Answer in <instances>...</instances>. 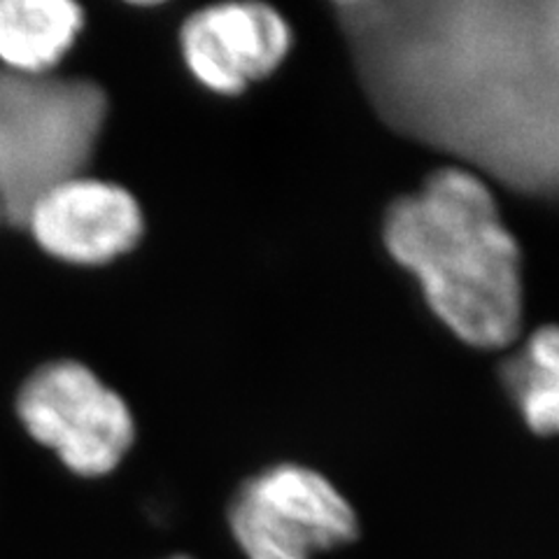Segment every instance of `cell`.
Returning <instances> with one entry per match:
<instances>
[{
  "label": "cell",
  "mask_w": 559,
  "mask_h": 559,
  "mask_svg": "<svg viewBox=\"0 0 559 559\" xmlns=\"http://www.w3.org/2000/svg\"><path fill=\"white\" fill-rule=\"evenodd\" d=\"M382 242L460 341L478 349L518 343L522 252L480 175L452 164L431 173L417 191L388 205Z\"/></svg>",
  "instance_id": "2"
},
{
  "label": "cell",
  "mask_w": 559,
  "mask_h": 559,
  "mask_svg": "<svg viewBox=\"0 0 559 559\" xmlns=\"http://www.w3.org/2000/svg\"><path fill=\"white\" fill-rule=\"evenodd\" d=\"M82 24V8L70 0H0V61L12 73L49 75Z\"/></svg>",
  "instance_id": "8"
},
{
  "label": "cell",
  "mask_w": 559,
  "mask_h": 559,
  "mask_svg": "<svg viewBox=\"0 0 559 559\" xmlns=\"http://www.w3.org/2000/svg\"><path fill=\"white\" fill-rule=\"evenodd\" d=\"M334 14L394 133L559 201V0H341Z\"/></svg>",
  "instance_id": "1"
},
{
  "label": "cell",
  "mask_w": 559,
  "mask_h": 559,
  "mask_svg": "<svg viewBox=\"0 0 559 559\" xmlns=\"http://www.w3.org/2000/svg\"><path fill=\"white\" fill-rule=\"evenodd\" d=\"M501 382L530 431L559 436V324L532 331L501 364Z\"/></svg>",
  "instance_id": "9"
},
{
  "label": "cell",
  "mask_w": 559,
  "mask_h": 559,
  "mask_svg": "<svg viewBox=\"0 0 559 559\" xmlns=\"http://www.w3.org/2000/svg\"><path fill=\"white\" fill-rule=\"evenodd\" d=\"M16 413L33 439L82 478L112 474L133 445L124 399L78 361H51L35 371L16 399Z\"/></svg>",
  "instance_id": "5"
},
{
  "label": "cell",
  "mask_w": 559,
  "mask_h": 559,
  "mask_svg": "<svg viewBox=\"0 0 559 559\" xmlns=\"http://www.w3.org/2000/svg\"><path fill=\"white\" fill-rule=\"evenodd\" d=\"M226 524L245 559H318L357 544L355 506L320 471L273 464L242 480Z\"/></svg>",
  "instance_id": "4"
},
{
  "label": "cell",
  "mask_w": 559,
  "mask_h": 559,
  "mask_svg": "<svg viewBox=\"0 0 559 559\" xmlns=\"http://www.w3.org/2000/svg\"><path fill=\"white\" fill-rule=\"evenodd\" d=\"M108 98L90 80L0 70V213L22 224L47 189L82 175Z\"/></svg>",
  "instance_id": "3"
},
{
  "label": "cell",
  "mask_w": 559,
  "mask_h": 559,
  "mask_svg": "<svg viewBox=\"0 0 559 559\" xmlns=\"http://www.w3.org/2000/svg\"><path fill=\"white\" fill-rule=\"evenodd\" d=\"M164 559H194V557H187V555H173V557H164Z\"/></svg>",
  "instance_id": "10"
},
{
  "label": "cell",
  "mask_w": 559,
  "mask_h": 559,
  "mask_svg": "<svg viewBox=\"0 0 559 559\" xmlns=\"http://www.w3.org/2000/svg\"><path fill=\"white\" fill-rule=\"evenodd\" d=\"M22 224L51 257L86 266L131 252L145 229L131 191L84 175L47 189Z\"/></svg>",
  "instance_id": "7"
},
{
  "label": "cell",
  "mask_w": 559,
  "mask_h": 559,
  "mask_svg": "<svg viewBox=\"0 0 559 559\" xmlns=\"http://www.w3.org/2000/svg\"><path fill=\"white\" fill-rule=\"evenodd\" d=\"M292 28L264 3H222L187 16L180 49L189 73L205 90L238 96L283 66Z\"/></svg>",
  "instance_id": "6"
}]
</instances>
